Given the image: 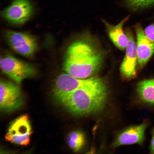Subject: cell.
<instances>
[{
	"label": "cell",
	"instance_id": "1",
	"mask_svg": "<svg viewBox=\"0 0 154 154\" xmlns=\"http://www.w3.org/2000/svg\"><path fill=\"white\" fill-rule=\"evenodd\" d=\"M88 37L78 39L69 46L63 62L66 73L76 78L84 79L100 68L103 56Z\"/></svg>",
	"mask_w": 154,
	"mask_h": 154
},
{
	"label": "cell",
	"instance_id": "16",
	"mask_svg": "<svg viewBox=\"0 0 154 154\" xmlns=\"http://www.w3.org/2000/svg\"><path fill=\"white\" fill-rule=\"evenodd\" d=\"M144 31L148 38L154 42V24L146 27Z\"/></svg>",
	"mask_w": 154,
	"mask_h": 154
},
{
	"label": "cell",
	"instance_id": "9",
	"mask_svg": "<svg viewBox=\"0 0 154 154\" xmlns=\"http://www.w3.org/2000/svg\"><path fill=\"white\" fill-rule=\"evenodd\" d=\"M127 39L126 53L121 65L120 70L122 75L125 78L130 79L134 77L136 74V68L137 58L136 45L132 33L128 29L125 31Z\"/></svg>",
	"mask_w": 154,
	"mask_h": 154
},
{
	"label": "cell",
	"instance_id": "7",
	"mask_svg": "<svg viewBox=\"0 0 154 154\" xmlns=\"http://www.w3.org/2000/svg\"><path fill=\"white\" fill-rule=\"evenodd\" d=\"M94 78L80 79L67 73L62 74L55 81L52 90L53 96L57 101L79 87L92 81Z\"/></svg>",
	"mask_w": 154,
	"mask_h": 154
},
{
	"label": "cell",
	"instance_id": "10",
	"mask_svg": "<svg viewBox=\"0 0 154 154\" xmlns=\"http://www.w3.org/2000/svg\"><path fill=\"white\" fill-rule=\"evenodd\" d=\"M148 125L147 122H144L126 128L117 136L112 144L113 147L135 144L142 145L145 140V132Z\"/></svg>",
	"mask_w": 154,
	"mask_h": 154
},
{
	"label": "cell",
	"instance_id": "11",
	"mask_svg": "<svg viewBox=\"0 0 154 154\" xmlns=\"http://www.w3.org/2000/svg\"><path fill=\"white\" fill-rule=\"evenodd\" d=\"M137 63L140 68L145 65L154 53V42L146 36L139 25L135 28Z\"/></svg>",
	"mask_w": 154,
	"mask_h": 154
},
{
	"label": "cell",
	"instance_id": "8",
	"mask_svg": "<svg viewBox=\"0 0 154 154\" xmlns=\"http://www.w3.org/2000/svg\"><path fill=\"white\" fill-rule=\"evenodd\" d=\"M33 13L32 6L28 0H14L3 11L2 15L9 22L20 24L26 21Z\"/></svg>",
	"mask_w": 154,
	"mask_h": 154
},
{
	"label": "cell",
	"instance_id": "14",
	"mask_svg": "<svg viewBox=\"0 0 154 154\" xmlns=\"http://www.w3.org/2000/svg\"><path fill=\"white\" fill-rule=\"evenodd\" d=\"M85 141L84 134L79 131H74L70 133L67 139L69 146L74 152H78L82 148Z\"/></svg>",
	"mask_w": 154,
	"mask_h": 154
},
{
	"label": "cell",
	"instance_id": "13",
	"mask_svg": "<svg viewBox=\"0 0 154 154\" xmlns=\"http://www.w3.org/2000/svg\"><path fill=\"white\" fill-rule=\"evenodd\" d=\"M137 91L139 98L142 102L154 104V79L139 82L137 85Z\"/></svg>",
	"mask_w": 154,
	"mask_h": 154
},
{
	"label": "cell",
	"instance_id": "15",
	"mask_svg": "<svg viewBox=\"0 0 154 154\" xmlns=\"http://www.w3.org/2000/svg\"><path fill=\"white\" fill-rule=\"evenodd\" d=\"M131 7L135 8H143L154 3V0H126Z\"/></svg>",
	"mask_w": 154,
	"mask_h": 154
},
{
	"label": "cell",
	"instance_id": "6",
	"mask_svg": "<svg viewBox=\"0 0 154 154\" xmlns=\"http://www.w3.org/2000/svg\"><path fill=\"white\" fill-rule=\"evenodd\" d=\"M32 127L27 115L20 116L10 125L5 136L6 140L13 143L27 145L30 141Z\"/></svg>",
	"mask_w": 154,
	"mask_h": 154
},
{
	"label": "cell",
	"instance_id": "5",
	"mask_svg": "<svg viewBox=\"0 0 154 154\" xmlns=\"http://www.w3.org/2000/svg\"><path fill=\"white\" fill-rule=\"evenodd\" d=\"M5 35L8 44L16 52L27 57L33 56L37 47L34 37L26 33L10 30L7 31Z\"/></svg>",
	"mask_w": 154,
	"mask_h": 154
},
{
	"label": "cell",
	"instance_id": "17",
	"mask_svg": "<svg viewBox=\"0 0 154 154\" xmlns=\"http://www.w3.org/2000/svg\"><path fill=\"white\" fill-rule=\"evenodd\" d=\"M150 153L154 154V127L153 129L152 137L150 146Z\"/></svg>",
	"mask_w": 154,
	"mask_h": 154
},
{
	"label": "cell",
	"instance_id": "2",
	"mask_svg": "<svg viewBox=\"0 0 154 154\" xmlns=\"http://www.w3.org/2000/svg\"><path fill=\"white\" fill-rule=\"evenodd\" d=\"M107 95L104 81L95 77L92 82L79 87L57 101L73 114L83 115L102 108Z\"/></svg>",
	"mask_w": 154,
	"mask_h": 154
},
{
	"label": "cell",
	"instance_id": "3",
	"mask_svg": "<svg viewBox=\"0 0 154 154\" xmlns=\"http://www.w3.org/2000/svg\"><path fill=\"white\" fill-rule=\"evenodd\" d=\"M0 65L3 72L17 84L25 79L34 76L37 72L33 65L9 54L1 58Z\"/></svg>",
	"mask_w": 154,
	"mask_h": 154
},
{
	"label": "cell",
	"instance_id": "4",
	"mask_svg": "<svg viewBox=\"0 0 154 154\" xmlns=\"http://www.w3.org/2000/svg\"><path fill=\"white\" fill-rule=\"evenodd\" d=\"M1 110L6 112H13L20 108L24 101L18 86L7 81L1 80L0 83Z\"/></svg>",
	"mask_w": 154,
	"mask_h": 154
},
{
	"label": "cell",
	"instance_id": "12",
	"mask_svg": "<svg viewBox=\"0 0 154 154\" xmlns=\"http://www.w3.org/2000/svg\"><path fill=\"white\" fill-rule=\"evenodd\" d=\"M128 19V17H126L116 25L110 24L104 19L102 20L110 39L117 48L121 50L126 49L127 44V37L123 32V27Z\"/></svg>",
	"mask_w": 154,
	"mask_h": 154
}]
</instances>
